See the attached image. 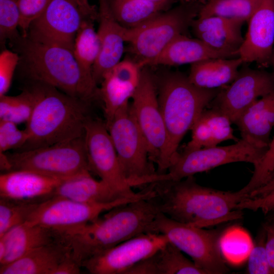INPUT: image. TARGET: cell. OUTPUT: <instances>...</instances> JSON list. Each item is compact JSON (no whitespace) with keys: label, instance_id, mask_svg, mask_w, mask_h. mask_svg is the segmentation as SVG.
Segmentation results:
<instances>
[{"label":"cell","instance_id":"cell-11","mask_svg":"<svg viewBox=\"0 0 274 274\" xmlns=\"http://www.w3.org/2000/svg\"><path fill=\"white\" fill-rule=\"evenodd\" d=\"M85 142L90 172L123 196L131 198L150 197L147 189L134 192L124 177L116 149L105 121L91 116L85 125Z\"/></svg>","mask_w":274,"mask_h":274},{"label":"cell","instance_id":"cell-5","mask_svg":"<svg viewBox=\"0 0 274 274\" xmlns=\"http://www.w3.org/2000/svg\"><path fill=\"white\" fill-rule=\"evenodd\" d=\"M38 101L25 128L28 140L19 151L63 142L84 134L91 102L70 96L46 84L32 81Z\"/></svg>","mask_w":274,"mask_h":274},{"label":"cell","instance_id":"cell-31","mask_svg":"<svg viewBox=\"0 0 274 274\" xmlns=\"http://www.w3.org/2000/svg\"><path fill=\"white\" fill-rule=\"evenodd\" d=\"M94 20L86 18L82 22L76 36L74 54L82 68L92 76V67L100 51V43L95 31Z\"/></svg>","mask_w":274,"mask_h":274},{"label":"cell","instance_id":"cell-44","mask_svg":"<svg viewBox=\"0 0 274 274\" xmlns=\"http://www.w3.org/2000/svg\"><path fill=\"white\" fill-rule=\"evenodd\" d=\"M81 264L73 257L71 251L60 262L53 274H78Z\"/></svg>","mask_w":274,"mask_h":274},{"label":"cell","instance_id":"cell-12","mask_svg":"<svg viewBox=\"0 0 274 274\" xmlns=\"http://www.w3.org/2000/svg\"><path fill=\"white\" fill-rule=\"evenodd\" d=\"M144 198L122 197L108 202H82L53 196L40 202L27 221L41 224L61 234L94 220L117 206Z\"/></svg>","mask_w":274,"mask_h":274},{"label":"cell","instance_id":"cell-24","mask_svg":"<svg viewBox=\"0 0 274 274\" xmlns=\"http://www.w3.org/2000/svg\"><path fill=\"white\" fill-rule=\"evenodd\" d=\"M235 55L210 48L197 38L181 35L171 41L146 66H176L193 64L204 60L218 58H234Z\"/></svg>","mask_w":274,"mask_h":274},{"label":"cell","instance_id":"cell-17","mask_svg":"<svg viewBox=\"0 0 274 274\" xmlns=\"http://www.w3.org/2000/svg\"><path fill=\"white\" fill-rule=\"evenodd\" d=\"M248 22L238 56L244 63L267 67L273 59L274 0H262Z\"/></svg>","mask_w":274,"mask_h":274},{"label":"cell","instance_id":"cell-49","mask_svg":"<svg viewBox=\"0 0 274 274\" xmlns=\"http://www.w3.org/2000/svg\"><path fill=\"white\" fill-rule=\"evenodd\" d=\"M274 179V174H273V176H272L271 179H270V180H272V179Z\"/></svg>","mask_w":274,"mask_h":274},{"label":"cell","instance_id":"cell-22","mask_svg":"<svg viewBox=\"0 0 274 274\" xmlns=\"http://www.w3.org/2000/svg\"><path fill=\"white\" fill-rule=\"evenodd\" d=\"M234 124L242 139L256 147L267 149L274 126V90L253 103Z\"/></svg>","mask_w":274,"mask_h":274},{"label":"cell","instance_id":"cell-4","mask_svg":"<svg viewBox=\"0 0 274 274\" xmlns=\"http://www.w3.org/2000/svg\"><path fill=\"white\" fill-rule=\"evenodd\" d=\"M159 108L167 133V144L157 165L165 173L178 153L180 143L196 120L221 88L207 89L192 84L188 76L169 72L155 76Z\"/></svg>","mask_w":274,"mask_h":274},{"label":"cell","instance_id":"cell-2","mask_svg":"<svg viewBox=\"0 0 274 274\" xmlns=\"http://www.w3.org/2000/svg\"><path fill=\"white\" fill-rule=\"evenodd\" d=\"M159 212L152 197L117 206L94 220L62 234L75 258L83 261L139 234L150 232Z\"/></svg>","mask_w":274,"mask_h":274},{"label":"cell","instance_id":"cell-9","mask_svg":"<svg viewBox=\"0 0 274 274\" xmlns=\"http://www.w3.org/2000/svg\"><path fill=\"white\" fill-rule=\"evenodd\" d=\"M7 155L10 170L27 169L60 179L91 172L84 134L72 140Z\"/></svg>","mask_w":274,"mask_h":274},{"label":"cell","instance_id":"cell-32","mask_svg":"<svg viewBox=\"0 0 274 274\" xmlns=\"http://www.w3.org/2000/svg\"><path fill=\"white\" fill-rule=\"evenodd\" d=\"M262 0H208L197 16H218L243 23L248 22Z\"/></svg>","mask_w":274,"mask_h":274},{"label":"cell","instance_id":"cell-45","mask_svg":"<svg viewBox=\"0 0 274 274\" xmlns=\"http://www.w3.org/2000/svg\"><path fill=\"white\" fill-rule=\"evenodd\" d=\"M85 16L93 20L97 19L98 9L91 5L89 0H75Z\"/></svg>","mask_w":274,"mask_h":274},{"label":"cell","instance_id":"cell-40","mask_svg":"<svg viewBox=\"0 0 274 274\" xmlns=\"http://www.w3.org/2000/svg\"><path fill=\"white\" fill-rule=\"evenodd\" d=\"M25 128H18L17 124L8 120H0V152L11 149H21L28 140Z\"/></svg>","mask_w":274,"mask_h":274},{"label":"cell","instance_id":"cell-16","mask_svg":"<svg viewBox=\"0 0 274 274\" xmlns=\"http://www.w3.org/2000/svg\"><path fill=\"white\" fill-rule=\"evenodd\" d=\"M273 90L274 73L245 66L239 68L236 78L221 88L208 107L220 111L234 123L253 103Z\"/></svg>","mask_w":274,"mask_h":274},{"label":"cell","instance_id":"cell-37","mask_svg":"<svg viewBox=\"0 0 274 274\" xmlns=\"http://www.w3.org/2000/svg\"><path fill=\"white\" fill-rule=\"evenodd\" d=\"M20 21L18 0H0V40L3 44L20 36L17 28Z\"/></svg>","mask_w":274,"mask_h":274},{"label":"cell","instance_id":"cell-10","mask_svg":"<svg viewBox=\"0 0 274 274\" xmlns=\"http://www.w3.org/2000/svg\"><path fill=\"white\" fill-rule=\"evenodd\" d=\"M267 149L256 147L243 139L226 146H214L178 152L167 172L157 173L151 183L160 181H179L201 172L233 162L258 165Z\"/></svg>","mask_w":274,"mask_h":274},{"label":"cell","instance_id":"cell-39","mask_svg":"<svg viewBox=\"0 0 274 274\" xmlns=\"http://www.w3.org/2000/svg\"><path fill=\"white\" fill-rule=\"evenodd\" d=\"M265 239V231L262 227L247 258L246 273L272 274L266 251Z\"/></svg>","mask_w":274,"mask_h":274},{"label":"cell","instance_id":"cell-18","mask_svg":"<svg viewBox=\"0 0 274 274\" xmlns=\"http://www.w3.org/2000/svg\"><path fill=\"white\" fill-rule=\"evenodd\" d=\"M141 70L133 60L126 59L121 60L104 76L99 95L103 104L106 125L131 98L139 85Z\"/></svg>","mask_w":274,"mask_h":274},{"label":"cell","instance_id":"cell-42","mask_svg":"<svg viewBox=\"0 0 274 274\" xmlns=\"http://www.w3.org/2000/svg\"><path fill=\"white\" fill-rule=\"evenodd\" d=\"M17 52L8 49L0 54V96L5 95L10 89L15 71L19 64Z\"/></svg>","mask_w":274,"mask_h":274},{"label":"cell","instance_id":"cell-38","mask_svg":"<svg viewBox=\"0 0 274 274\" xmlns=\"http://www.w3.org/2000/svg\"><path fill=\"white\" fill-rule=\"evenodd\" d=\"M251 197L238 203L236 209L260 210L265 215L274 211V179L253 192Z\"/></svg>","mask_w":274,"mask_h":274},{"label":"cell","instance_id":"cell-43","mask_svg":"<svg viewBox=\"0 0 274 274\" xmlns=\"http://www.w3.org/2000/svg\"><path fill=\"white\" fill-rule=\"evenodd\" d=\"M263 227L266 234L265 248L267 255L272 274H274V217L268 216Z\"/></svg>","mask_w":274,"mask_h":274},{"label":"cell","instance_id":"cell-33","mask_svg":"<svg viewBox=\"0 0 274 274\" xmlns=\"http://www.w3.org/2000/svg\"><path fill=\"white\" fill-rule=\"evenodd\" d=\"M248 233L239 226H231L222 232L219 246L224 259L230 263L239 264L247 259L253 246Z\"/></svg>","mask_w":274,"mask_h":274},{"label":"cell","instance_id":"cell-29","mask_svg":"<svg viewBox=\"0 0 274 274\" xmlns=\"http://www.w3.org/2000/svg\"><path fill=\"white\" fill-rule=\"evenodd\" d=\"M243 64L239 57L209 59L191 64L188 77L201 88H223L236 78Z\"/></svg>","mask_w":274,"mask_h":274},{"label":"cell","instance_id":"cell-41","mask_svg":"<svg viewBox=\"0 0 274 274\" xmlns=\"http://www.w3.org/2000/svg\"><path fill=\"white\" fill-rule=\"evenodd\" d=\"M52 0H18L20 11L19 28L25 37L32 22L46 9Z\"/></svg>","mask_w":274,"mask_h":274},{"label":"cell","instance_id":"cell-13","mask_svg":"<svg viewBox=\"0 0 274 274\" xmlns=\"http://www.w3.org/2000/svg\"><path fill=\"white\" fill-rule=\"evenodd\" d=\"M131 105L147 143L150 160L157 165L167 144V133L159 108L155 76L147 68L141 70L139 85Z\"/></svg>","mask_w":274,"mask_h":274},{"label":"cell","instance_id":"cell-3","mask_svg":"<svg viewBox=\"0 0 274 274\" xmlns=\"http://www.w3.org/2000/svg\"><path fill=\"white\" fill-rule=\"evenodd\" d=\"M11 43L19 55V64L32 81L52 86L88 102L99 97V88L92 76L82 68L72 50L36 42L22 35Z\"/></svg>","mask_w":274,"mask_h":274},{"label":"cell","instance_id":"cell-36","mask_svg":"<svg viewBox=\"0 0 274 274\" xmlns=\"http://www.w3.org/2000/svg\"><path fill=\"white\" fill-rule=\"evenodd\" d=\"M26 89L18 95L14 96L13 107L5 119L17 124L26 123L30 118L38 101V93L35 85Z\"/></svg>","mask_w":274,"mask_h":274},{"label":"cell","instance_id":"cell-46","mask_svg":"<svg viewBox=\"0 0 274 274\" xmlns=\"http://www.w3.org/2000/svg\"><path fill=\"white\" fill-rule=\"evenodd\" d=\"M6 252V249L5 244L2 239H0V262L4 259Z\"/></svg>","mask_w":274,"mask_h":274},{"label":"cell","instance_id":"cell-25","mask_svg":"<svg viewBox=\"0 0 274 274\" xmlns=\"http://www.w3.org/2000/svg\"><path fill=\"white\" fill-rule=\"evenodd\" d=\"M71 251L63 239L41 246L0 267V274H53Z\"/></svg>","mask_w":274,"mask_h":274},{"label":"cell","instance_id":"cell-7","mask_svg":"<svg viewBox=\"0 0 274 274\" xmlns=\"http://www.w3.org/2000/svg\"><path fill=\"white\" fill-rule=\"evenodd\" d=\"M121 168L130 186L143 187L157 174L129 102L121 107L106 125Z\"/></svg>","mask_w":274,"mask_h":274},{"label":"cell","instance_id":"cell-48","mask_svg":"<svg viewBox=\"0 0 274 274\" xmlns=\"http://www.w3.org/2000/svg\"><path fill=\"white\" fill-rule=\"evenodd\" d=\"M269 216H270V217H274V211L269 213L268 214Z\"/></svg>","mask_w":274,"mask_h":274},{"label":"cell","instance_id":"cell-27","mask_svg":"<svg viewBox=\"0 0 274 274\" xmlns=\"http://www.w3.org/2000/svg\"><path fill=\"white\" fill-rule=\"evenodd\" d=\"M168 242L148 257L128 269L124 274H206Z\"/></svg>","mask_w":274,"mask_h":274},{"label":"cell","instance_id":"cell-26","mask_svg":"<svg viewBox=\"0 0 274 274\" xmlns=\"http://www.w3.org/2000/svg\"><path fill=\"white\" fill-rule=\"evenodd\" d=\"M230 119L220 111L210 108L204 109L194 125L191 140L184 151H190L217 146L227 141L239 140L233 134Z\"/></svg>","mask_w":274,"mask_h":274},{"label":"cell","instance_id":"cell-47","mask_svg":"<svg viewBox=\"0 0 274 274\" xmlns=\"http://www.w3.org/2000/svg\"><path fill=\"white\" fill-rule=\"evenodd\" d=\"M151 1H163V0H151ZM174 1H177V0H174ZM182 1H201L202 0H180Z\"/></svg>","mask_w":274,"mask_h":274},{"label":"cell","instance_id":"cell-34","mask_svg":"<svg viewBox=\"0 0 274 274\" xmlns=\"http://www.w3.org/2000/svg\"><path fill=\"white\" fill-rule=\"evenodd\" d=\"M39 203L0 198V237L11 228L27 221Z\"/></svg>","mask_w":274,"mask_h":274},{"label":"cell","instance_id":"cell-21","mask_svg":"<svg viewBox=\"0 0 274 274\" xmlns=\"http://www.w3.org/2000/svg\"><path fill=\"white\" fill-rule=\"evenodd\" d=\"M244 23L218 16H197L191 28L196 38L210 48L237 57L244 38Z\"/></svg>","mask_w":274,"mask_h":274},{"label":"cell","instance_id":"cell-14","mask_svg":"<svg viewBox=\"0 0 274 274\" xmlns=\"http://www.w3.org/2000/svg\"><path fill=\"white\" fill-rule=\"evenodd\" d=\"M86 18H89L84 15L75 0H52L30 24L25 37L73 51L76 36Z\"/></svg>","mask_w":274,"mask_h":274},{"label":"cell","instance_id":"cell-23","mask_svg":"<svg viewBox=\"0 0 274 274\" xmlns=\"http://www.w3.org/2000/svg\"><path fill=\"white\" fill-rule=\"evenodd\" d=\"M62 239L57 230L26 221L9 230L0 237L6 252L0 267L8 264L41 246Z\"/></svg>","mask_w":274,"mask_h":274},{"label":"cell","instance_id":"cell-1","mask_svg":"<svg viewBox=\"0 0 274 274\" xmlns=\"http://www.w3.org/2000/svg\"><path fill=\"white\" fill-rule=\"evenodd\" d=\"M159 212L178 222L205 228L243 218L236 205L248 198L240 190L225 191L201 186L193 176L147 185Z\"/></svg>","mask_w":274,"mask_h":274},{"label":"cell","instance_id":"cell-15","mask_svg":"<svg viewBox=\"0 0 274 274\" xmlns=\"http://www.w3.org/2000/svg\"><path fill=\"white\" fill-rule=\"evenodd\" d=\"M168 242L161 233H142L92 256L82 262V267L91 274H124Z\"/></svg>","mask_w":274,"mask_h":274},{"label":"cell","instance_id":"cell-28","mask_svg":"<svg viewBox=\"0 0 274 274\" xmlns=\"http://www.w3.org/2000/svg\"><path fill=\"white\" fill-rule=\"evenodd\" d=\"M53 196L87 203L108 202L127 197L120 195L102 180L94 179L89 172L63 180Z\"/></svg>","mask_w":274,"mask_h":274},{"label":"cell","instance_id":"cell-35","mask_svg":"<svg viewBox=\"0 0 274 274\" xmlns=\"http://www.w3.org/2000/svg\"><path fill=\"white\" fill-rule=\"evenodd\" d=\"M274 174V136L248 183L240 190L248 196L268 182Z\"/></svg>","mask_w":274,"mask_h":274},{"label":"cell","instance_id":"cell-30","mask_svg":"<svg viewBox=\"0 0 274 274\" xmlns=\"http://www.w3.org/2000/svg\"><path fill=\"white\" fill-rule=\"evenodd\" d=\"M175 1L108 0L111 12L123 27L131 29L170 8Z\"/></svg>","mask_w":274,"mask_h":274},{"label":"cell","instance_id":"cell-20","mask_svg":"<svg viewBox=\"0 0 274 274\" xmlns=\"http://www.w3.org/2000/svg\"><path fill=\"white\" fill-rule=\"evenodd\" d=\"M60 179L27 169H15L0 175V198L41 202L52 197Z\"/></svg>","mask_w":274,"mask_h":274},{"label":"cell","instance_id":"cell-8","mask_svg":"<svg viewBox=\"0 0 274 274\" xmlns=\"http://www.w3.org/2000/svg\"><path fill=\"white\" fill-rule=\"evenodd\" d=\"M150 232L161 233L206 274H224L228 272L219 246L222 233L184 224L159 212L152 223Z\"/></svg>","mask_w":274,"mask_h":274},{"label":"cell","instance_id":"cell-6","mask_svg":"<svg viewBox=\"0 0 274 274\" xmlns=\"http://www.w3.org/2000/svg\"><path fill=\"white\" fill-rule=\"evenodd\" d=\"M200 2L184 1L137 27L127 28L125 40L133 60L142 68L171 41L185 34L198 16Z\"/></svg>","mask_w":274,"mask_h":274},{"label":"cell","instance_id":"cell-19","mask_svg":"<svg viewBox=\"0 0 274 274\" xmlns=\"http://www.w3.org/2000/svg\"><path fill=\"white\" fill-rule=\"evenodd\" d=\"M98 1L99 25L97 33L100 51L92 70V77L97 85L100 84L104 76L121 61L124 52L127 29L114 18L108 0Z\"/></svg>","mask_w":274,"mask_h":274}]
</instances>
